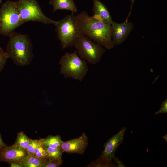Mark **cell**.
Wrapping results in <instances>:
<instances>
[{
  "label": "cell",
  "instance_id": "cell-26",
  "mask_svg": "<svg viewBox=\"0 0 167 167\" xmlns=\"http://www.w3.org/2000/svg\"><path fill=\"white\" fill-rule=\"evenodd\" d=\"M2 0H0V4L2 3Z\"/></svg>",
  "mask_w": 167,
  "mask_h": 167
},
{
  "label": "cell",
  "instance_id": "cell-1",
  "mask_svg": "<svg viewBox=\"0 0 167 167\" xmlns=\"http://www.w3.org/2000/svg\"><path fill=\"white\" fill-rule=\"evenodd\" d=\"M76 16L81 33L108 49L114 47L112 39L111 25L94 18L85 11H82Z\"/></svg>",
  "mask_w": 167,
  "mask_h": 167
},
{
  "label": "cell",
  "instance_id": "cell-21",
  "mask_svg": "<svg viewBox=\"0 0 167 167\" xmlns=\"http://www.w3.org/2000/svg\"><path fill=\"white\" fill-rule=\"evenodd\" d=\"M39 142V139H30L26 151L28 154L33 155L34 150Z\"/></svg>",
  "mask_w": 167,
  "mask_h": 167
},
{
  "label": "cell",
  "instance_id": "cell-25",
  "mask_svg": "<svg viewBox=\"0 0 167 167\" xmlns=\"http://www.w3.org/2000/svg\"><path fill=\"white\" fill-rule=\"evenodd\" d=\"M135 0H131V7H130V12L129 14V15L127 17V18L126 19H128V18H129L130 14H131V10H132V6H133V4L134 2V1H135Z\"/></svg>",
  "mask_w": 167,
  "mask_h": 167
},
{
  "label": "cell",
  "instance_id": "cell-20",
  "mask_svg": "<svg viewBox=\"0 0 167 167\" xmlns=\"http://www.w3.org/2000/svg\"><path fill=\"white\" fill-rule=\"evenodd\" d=\"M62 163V160H50L47 159L45 161L42 167H58Z\"/></svg>",
  "mask_w": 167,
  "mask_h": 167
},
{
  "label": "cell",
  "instance_id": "cell-14",
  "mask_svg": "<svg viewBox=\"0 0 167 167\" xmlns=\"http://www.w3.org/2000/svg\"><path fill=\"white\" fill-rule=\"evenodd\" d=\"M45 161L33 155L27 154L20 162L24 167H42Z\"/></svg>",
  "mask_w": 167,
  "mask_h": 167
},
{
  "label": "cell",
  "instance_id": "cell-7",
  "mask_svg": "<svg viewBox=\"0 0 167 167\" xmlns=\"http://www.w3.org/2000/svg\"><path fill=\"white\" fill-rule=\"evenodd\" d=\"M74 46L80 58L93 65L99 62L105 52L102 46L91 41L88 37L81 33L77 39Z\"/></svg>",
  "mask_w": 167,
  "mask_h": 167
},
{
  "label": "cell",
  "instance_id": "cell-15",
  "mask_svg": "<svg viewBox=\"0 0 167 167\" xmlns=\"http://www.w3.org/2000/svg\"><path fill=\"white\" fill-rule=\"evenodd\" d=\"M44 146L52 148H61V146L63 141L59 135H49L46 138L40 139Z\"/></svg>",
  "mask_w": 167,
  "mask_h": 167
},
{
  "label": "cell",
  "instance_id": "cell-6",
  "mask_svg": "<svg viewBox=\"0 0 167 167\" xmlns=\"http://www.w3.org/2000/svg\"><path fill=\"white\" fill-rule=\"evenodd\" d=\"M24 23L20 17L15 2L7 1L0 8V33L9 35Z\"/></svg>",
  "mask_w": 167,
  "mask_h": 167
},
{
  "label": "cell",
  "instance_id": "cell-5",
  "mask_svg": "<svg viewBox=\"0 0 167 167\" xmlns=\"http://www.w3.org/2000/svg\"><path fill=\"white\" fill-rule=\"evenodd\" d=\"M15 2L20 17L24 23L36 21L55 26L58 23V21L52 19L44 14L36 0H18Z\"/></svg>",
  "mask_w": 167,
  "mask_h": 167
},
{
  "label": "cell",
  "instance_id": "cell-22",
  "mask_svg": "<svg viewBox=\"0 0 167 167\" xmlns=\"http://www.w3.org/2000/svg\"><path fill=\"white\" fill-rule=\"evenodd\" d=\"M167 113V99H166L161 104L160 109L155 113L156 115Z\"/></svg>",
  "mask_w": 167,
  "mask_h": 167
},
{
  "label": "cell",
  "instance_id": "cell-8",
  "mask_svg": "<svg viewBox=\"0 0 167 167\" xmlns=\"http://www.w3.org/2000/svg\"><path fill=\"white\" fill-rule=\"evenodd\" d=\"M126 129L122 128L116 134L110 138L104 145V149L100 158L102 160L110 162L115 159V153L118 147L124 139V136Z\"/></svg>",
  "mask_w": 167,
  "mask_h": 167
},
{
  "label": "cell",
  "instance_id": "cell-4",
  "mask_svg": "<svg viewBox=\"0 0 167 167\" xmlns=\"http://www.w3.org/2000/svg\"><path fill=\"white\" fill-rule=\"evenodd\" d=\"M55 31L63 49L74 46L80 32L74 14L67 15L58 21Z\"/></svg>",
  "mask_w": 167,
  "mask_h": 167
},
{
  "label": "cell",
  "instance_id": "cell-11",
  "mask_svg": "<svg viewBox=\"0 0 167 167\" xmlns=\"http://www.w3.org/2000/svg\"><path fill=\"white\" fill-rule=\"evenodd\" d=\"M28 154L26 150L13 145L6 146L0 149V162L4 161L10 165L19 163Z\"/></svg>",
  "mask_w": 167,
  "mask_h": 167
},
{
  "label": "cell",
  "instance_id": "cell-18",
  "mask_svg": "<svg viewBox=\"0 0 167 167\" xmlns=\"http://www.w3.org/2000/svg\"><path fill=\"white\" fill-rule=\"evenodd\" d=\"M33 156L44 161L48 158L46 152L44 149L43 145L41 142L40 139H39V142L34 150Z\"/></svg>",
  "mask_w": 167,
  "mask_h": 167
},
{
  "label": "cell",
  "instance_id": "cell-9",
  "mask_svg": "<svg viewBox=\"0 0 167 167\" xmlns=\"http://www.w3.org/2000/svg\"><path fill=\"white\" fill-rule=\"evenodd\" d=\"M111 25L112 39L114 45L122 44L126 39L134 27L133 23L126 19L121 23L113 21Z\"/></svg>",
  "mask_w": 167,
  "mask_h": 167
},
{
  "label": "cell",
  "instance_id": "cell-3",
  "mask_svg": "<svg viewBox=\"0 0 167 167\" xmlns=\"http://www.w3.org/2000/svg\"><path fill=\"white\" fill-rule=\"evenodd\" d=\"M59 63L60 73L65 78H71L81 81L89 71L87 62L79 57L76 50L65 53L61 58Z\"/></svg>",
  "mask_w": 167,
  "mask_h": 167
},
{
  "label": "cell",
  "instance_id": "cell-17",
  "mask_svg": "<svg viewBox=\"0 0 167 167\" xmlns=\"http://www.w3.org/2000/svg\"><path fill=\"white\" fill-rule=\"evenodd\" d=\"M50 160H60L62 159V155L64 152L61 148H52L43 146Z\"/></svg>",
  "mask_w": 167,
  "mask_h": 167
},
{
  "label": "cell",
  "instance_id": "cell-23",
  "mask_svg": "<svg viewBox=\"0 0 167 167\" xmlns=\"http://www.w3.org/2000/svg\"><path fill=\"white\" fill-rule=\"evenodd\" d=\"M10 167H24L22 164L18 163H13L10 165Z\"/></svg>",
  "mask_w": 167,
  "mask_h": 167
},
{
  "label": "cell",
  "instance_id": "cell-19",
  "mask_svg": "<svg viewBox=\"0 0 167 167\" xmlns=\"http://www.w3.org/2000/svg\"><path fill=\"white\" fill-rule=\"evenodd\" d=\"M9 56L6 52L0 47V72L4 68Z\"/></svg>",
  "mask_w": 167,
  "mask_h": 167
},
{
  "label": "cell",
  "instance_id": "cell-2",
  "mask_svg": "<svg viewBox=\"0 0 167 167\" xmlns=\"http://www.w3.org/2000/svg\"><path fill=\"white\" fill-rule=\"evenodd\" d=\"M9 36L6 52L9 58L18 66H24L30 64L33 54L32 45L28 36L13 32Z\"/></svg>",
  "mask_w": 167,
  "mask_h": 167
},
{
  "label": "cell",
  "instance_id": "cell-13",
  "mask_svg": "<svg viewBox=\"0 0 167 167\" xmlns=\"http://www.w3.org/2000/svg\"><path fill=\"white\" fill-rule=\"evenodd\" d=\"M49 4L52 6L54 12L58 10L70 11L73 14L77 12L73 0H50Z\"/></svg>",
  "mask_w": 167,
  "mask_h": 167
},
{
  "label": "cell",
  "instance_id": "cell-16",
  "mask_svg": "<svg viewBox=\"0 0 167 167\" xmlns=\"http://www.w3.org/2000/svg\"><path fill=\"white\" fill-rule=\"evenodd\" d=\"M30 139L23 131L18 133L17 138L13 145L26 150Z\"/></svg>",
  "mask_w": 167,
  "mask_h": 167
},
{
  "label": "cell",
  "instance_id": "cell-12",
  "mask_svg": "<svg viewBox=\"0 0 167 167\" xmlns=\"http://www.w3.org/2000/svg\"><path fill=\"white\" fill-rule=\"evenodd\" d=\"M94 18L111 25L113 22L112 17L106 6L100 0H94L93 6Z\"/></svg>",
  "mask_w": 167,
  "mask_h": 167
},
{
  "label": "cell",
  "instance_id": "cell-10",
  "mask_svg": "<svg viewBox=\"0 0 167 167\" xmlns=\"http://www.w3.org/2000/svg\"><path fill=\"white\" fill-rule=\"evenodd\" d=\"M88 143V138L84 133L79 137L62 143L61 148L69 154L83 155Z\"/></svg>",
  "mask_w": 167,
  "mask_h": 167
},
{
  "label": "cell",
  "instance_id": "cell-24",
  "mask_svg": "<svg viewBox=\"0 0 167 167\" xmlns=\"http://www.w3.org/2000/svg\"><path fill=\"white\" fill-rule=\"evenodd\" d=\"M6 146L7 145L4 142L2 139V136L0 133V149Z\"/></svg>",
  "mask_w": 167,
  "mask_h": 167
}]
</instances>
